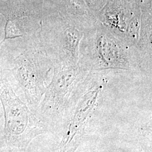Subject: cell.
I'll return each instance as SVG.
<instances>
[{"mask_svg":"<svg viewBox=\"0 0 152 152\" xmlns=\"http://www.w3.org/2000/svg\"><path fill=\"white\" fill-rule=\"evenodd\" d=\"M78 65L87 72H144L136 47L115 37L99 21L82 39Z\"/></svg>","mask_w":152,"mask_h":152,"instance_id":"1","label":"cell"},{"mask_svg":"<svg viewBox=\"0 0 152 152\" xmlns=\"http://www.w3.org/2000/svg\"><path fill=\"white\" fill-rule=\"evenodd\" d=\"M53 63L45 51L40 39L25 46L9 69L23 92L28 107L35 115L49 80L53 76Z\"/></svg>","mask_w":152,"mask_h":152,"instance_id":"2","label":"cell"},{"mask_svg":"<svg viewBox=\"0 0 152 152\" xmlns=\"http://www.w3.org/2000/svg\"><path fill=\"white\" fill-rule=\"evenodd\" d=\"M0 100L5 118L2 137L7 145L27 151L36 137L48 132L27 104L16 95L3 70H0Z\"/></svg>","mask_w":152,"mask_h":152,"instance_id":"3","label":"cell"},{"mask_svg":"<svg viewBox=\"0 0 152 152\" xmlns=\"http://www.w3.org/2000/svg\"><path fill=\"white\" fill-rule=\"evenodd\" d=\"M88 72L78 65H54L53 76L36 114L48 132L61 127L71 100Z\"/></svg>","mask_w":152,"mask_h":152,"instance_id":"4","label":"cell"},{"mask_svg":"<svg viewBox=\"0 0 152 152\" xmlns=\"http://www.w3.org/2000/svg\"><path fill=\"white\" fill-rule=\"evenodd\" d=\"M85 33L65 18L46 24L42 23L41 43L54 65H78Z\"/></svg>","mask_w":152,"mask_h":152,"instance_id":"5","label":"cell"},{"mask_svg":"<svg viewBox=\"0 0 152 152\" xmlns=\"http://www.w3.org/2000/svg\"><path fill=\"white\" fill-rule=\"evenodd\" d=\"M0 152H27V151L7 145L4 140L2 134L0 135Z\"/></svg>","mask_w":152,"mask_h":152,"instance_id":"6","label":"cell"},{"mask_svg":"<svg viewBox=\"0 0 152 152\" xmlns=\"http://www.w3.org/2000/svg\"><path fill=\"white\" fill-rule=\"evenodd\" d=\"M1 134H1V132H0V135H1Z\"/></svg>","mask_w":152,"mask_h":152,"instance_id":"7","label":"cell"}]
</instances>
